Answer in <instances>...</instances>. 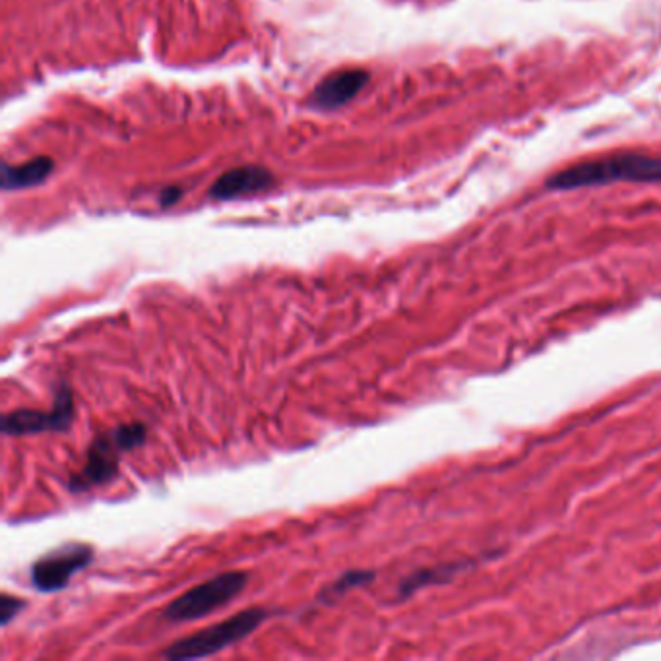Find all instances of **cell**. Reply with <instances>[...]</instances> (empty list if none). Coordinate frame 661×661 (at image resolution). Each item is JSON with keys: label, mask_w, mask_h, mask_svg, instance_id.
Wrapping results in <instances>:
<instances>
[{"label": "cell", "mask_w": 661, "mask_h": 661, "mask_svg": "<svg viewBox=\"0 0 661 661\" xmlns=\"http://www.w3.org/2000/svg\"><path fill=\"white\" fill-rule=\"evenodd\" d=\"M375 572L373 570H347L346 574H342L338 580H334L332 584L324 586L320 590V594L316 596L318 603H336L344 598L349 592L367 586L371 580H375Z\"/></svg>", "instance_id": "cell-10"}, {"label": "cell", "mask_w": 661, "mask_h": 661, "mask_svg": "<svg viewBox=\"0 0 661 661\" xmlns=\"http://www.w3.org/2000/svg\"><path fill=\"white\" fill-rule=\"evenodd\" d=\"M367 82H369V72L361 68L334 72L316 86L311 101L318 109H326V111L338 109L359 94Z\"/></svg>", "instance_id": "cell-7"}, {"label": "cell", "mask_w": 661, "mask_h": 661, "mask_svg": "<svg viewBox=\"0 0 661 661\" xmlns=\"http://www.w3.org/2000/svg\"><path fill=\"white\" fill-rule=\"evenodd\" d=\"M74 421V400L66 384L59 386L53 410H14L4 415L2 433L8 437L37 435L45 431H66Z\"/></svg>", "instance_id": "cell-6"}, {"label": "cell", "mask_w": 661, "mask_h": 661, "mask_svg": "<svg viewBox=\"0 0 661 661\" xmlns=\"http://www.w3.org/2000/svg\"><path fill=\"white\" fill-rule=\"evenodd\" d=\"M611 183H661V158L629 152L580 161L555 173L547 181V189H588Z\"/></svg>", "instance_id": "cell-1"}, {"label": "cell", "mask_w": 661, "mask_h": 661, "mask_svg": "<svg viewBox=\"0 0 661 661\" xmlns=\"http://www.w3.org/2000/svg\"><path fill=\"white\" fill-rule=\"evenodd\" d=\"M462 563H452V565H442V567L425 568V570H417L406 580H402L400 584V598H408L411 594L433 586V584H442L446 580H450L456 572L462 570Z\"/></svg>", "instance_id": "cell-11"}, {"label": "cell", "mask_w": 661, "mask_h": 661, "mask_svg": "<svg viewBox=\"0 0 661 661\" xmlns=\"http://www.w3.org/2000/svg\"><path fill=\"white\" fill-rule=\"evenodd\" d=\"M249 582V574L235 570L223 572L206 580L204 584L194 586L187 594L171 601L163 609V619L171 623H189L210 615L212 611L227 605L233 598H237Z\"/></svg>", "instance_id": "cell-4"}, {"label": "cell", "mask_w": 661, "mask_h": 661, "mask_svg": "<svg viewBox=\"0 0 661 661\" xmlns=\"http://www.w3.org/2000/svg\"><path fill=\"white\" fill-rule=\"evenodd\" d=\"M181 189H177V187H173V189H165L163 190V194H161V204L163 206H173L179 198H181Z\"/></svg>", "instance_id": "cell-13"}, {"label": "cell", "mask_w": 661, "mask_h": 661, "mask_svg": "<svg viewBox=\"0 0 661 661\" xmlns=\"http://www.w3.org/2000/svg\"><path fill=\"white\" fill-rule=\"evenodd\" d=\"M26 601L22 598H14V596H8V594H2L0 596V625L2 627H8L22 609H26Z\"/></svg>", "instance_id": "cell-12"}, {"label": "cell", "mask_w": 661, "mask_h": 661, "mask_svg": "<svg viewBox=\"0 0 661 661\" xmlns=\"http://www.w3.org/2000/svg\"><path fill=\"white\" fill-rule=\"evenodd\" d=\"M148 439V429L142 423H125L117 429L97 435L88 452L84 468L70 479L74 493H84L111 481L121 464V454L142 446Z\"/></svg>", "instance_id": "cell-2"}, {"label": "cell", "mask_w": 661, "mask_h": 661, "mask_svg": "<svg viewBox=\"0 0 661 661\" xmlns=\"http://www.w3.org/2000/svg\"><path fill=\"white\" fill-rule=\"evenodd\" d=\"M94 549L86 543H66L43 555L32 567V584L43 594L64 590L70 580L94 561Z\"/></svg>", "instance_id": "cell-5"}, {"label": "cell", "mask_w": 661, "mask_h": 661, "mask_svg": "<svg viewBox=\"0 0 661 661\" xmlns=\"http://www.w3.org/2000/svg\"><path fill=\"white\" fill-rule=\"evenodd\" d=\"M53 167H55L53 159L45 158V156L26 161L22 165H4L2 167V189H30L35 185H41L51 175Z\"/></svg>", "instance_id": "cell-9"}, {"label": "cell", "mask_w": 661, "mask_h": 661, "mask_svg": "<svg viewBox=\"0 0 661 661\" xmlns=\"http://www.w3.org/2000/svg\"><path fill=\"white\" fill-rule=\"evenodd\" d=\"M274 185V175L260 165H243L229 169L212 185L210 196L218 200H231L245 194L268 190Z\"/></svg>", "instance_id": "cell-8"}, {"label": "cell", "mask_w": 661, "mask_h": 661, "mask_svg": "<svg viewBox=\"0 0 661 661\" xmlns=\"http://www.w3.org/2000/svg\"><path fill=\"white\" fill-rule=\"evenodd\" d=\"M268 617H270V611L264 609V607L243 609L237 615L221 621L218 625L198 630L190 636H185V638L173 642L161 656L167 658V660L177 661L200 660V658L214 656L221 650L245 640Z\"/></svg>", "instance_id": "cell-3"}]
</instances>
